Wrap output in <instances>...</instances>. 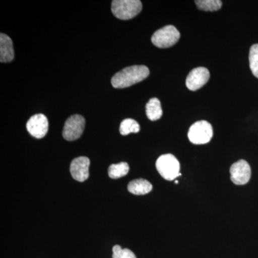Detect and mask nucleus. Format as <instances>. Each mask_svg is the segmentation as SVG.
I'll return each instance as SVG.
<instances>
[{
  "mask_svg": "<svg viewBox=\"0 0 258 258\" xmlns=\"http://www.w3.org/2000/svg\"><path fill=\"white\" fill-rule=\"evenodd\" d=\"M149 76V70L145 66H132L117 73L111 79V84L115 88L130 87L141 82Z\"/></svg>",
  "mask_w": 258,
  "mask_h": 258,
  "instance_id": "f257e3e1",
  "label": "nucleus"
},
{
  "mask_svg": "<svg viewBox=\"0 0 258 258\" xmlns=\"http://www.w3.org/2000/svg\"><path fill=\"white\" fill-rule=\"evenodd\" d=\"M142 10V3L139 0H113L112 2V13L120 20H131L138 15Z\"/></svg>",
  "mask_w": 258,
  "mask_h": 258,
  "instance_id": "f03ea898",
  "label": "nucleus"
},
{
  "mask_svg": "<svg viewBox=\"0 0 258 258\" xmlns=\"http://www.w3.org/2000/svg\"><path fill=\"white\" fill-rule=\"evenodd\" d=\"M156 166L160 175L168 181L175 179L181 175L179 161L172 154H164L158 158Z\"/></svg>",
  "mask_w": 258,
  "mask_h": 258,
  "instance_id": "7ed1b4c3",
  "label": "nucleus"
},
{
  "mask_svg": "<svg viewBox=\"0 0 258 258\" xmlns=\"http://www.w3.org/2000/svg\"><path fill=\"white\" fill-rule=\"evenodd\" d=\"M180 33L173 25H166L154 32L152 42L159 48H167L175 45L179 41Z\"/></svg>",
  "mask_w": 258,
  "mask_h": 258,
  "instance_id": "20e7f679",
  "label": "nucleus"
},
{
  "mask_svg": "<svg viewBox=\"0 0 258 258\" xmlns=\"http://www.w3.org/2000/svg\"><path fill=\"white\" fill-rule=\"evenodd\" d=\"M213 136L212 125L206 120H200L190 127L188 137L194 144H205L210 142Z\"/></svg>",
  "mask_w": 258,
  "mask_h": 258,
  "instance_id": "39448f33",
  "label": "nucleus"
},
{
  "mask_svg": "<svg viewBox=\"0 0 258 258\" xmlns=\"http://www.w3.org/2000/svg\"><path fill=\"white\" fill-rule=\"evenodd\" d=\"M86 120L82 115L76 114L70 117L64 123L62 137L66 140H77L84 131Z\"/></svg>",
  "mask_w": 258,
  "mask_h": 258,
  "instance_id": "423d86ee",
  "label": "nucleus"
},
{
  "mask_svg": "<svg viewBox=\"0 0 258 258\" xmlns=\"http://www.w3.org/2000/svg\"><path fill=\"white\" fill-rule=\"evenodd\" d=\"M230 171L231 180L236 185L246 184L250 179V166L243 159L234 163L231 166Z\"/></svg>",
  "mask_w": 258,
  "mask_h": 258,
  "instance_id": "0eeeda50",
  "label": "nucleus"
},
{
  "mask_svg": "<svg viewBox=\"0 0 258 258\" xmlns=\"http://www.w3.org/2000/svg\"><path fill=\"white\" fill-rule=\"evenodd\" d=\"M49 123L47 117L42 113L32 115L27 123L28 132L36 139L45 137L48 132Z\"/></svg>",
  "mask_w": 258,
  "mask_h": 258,
  "instance_id": "6e6552de",
  "label": "nucleus"
},
{
  "mask_svg": "<svg viewBox=\"0 0 258 258\" xmlns=\"http://www.w3.org/2000/svg\"><path fill=\"white\" fill-rule=\"evenodd\" d=\"M210 78V71L208 69L204 67L197 68L188 75L186 80V87L190 91H198L208 82Z\"/></svg>",
  "mask_w": 258,
  "mask_h": 258,
  "instance_id": "1a4fd4ad",
  "label": "nucleus"
},
{
  "mask_svg": "<svg viewBox=\"0 0 258 258\" xmlns=\"http://www.w3.org/2000/svg\"><path fill=\"white\" fill-rule=\"evenodd\" d=\"M90 159L86 157L76 158L70 167L71 175L76 181L83 182L89 177Z\"/></svg>",
  "mask_w": 258,
  "mask_h": 258,
  "instance_id": "9d476101",
  "label": "nucleus"
},
{
  "mask_svg": "<svg viewBox=\"0 0 258 258\" xmlns=\"http://www.w3.org/2000/svg\"><path fill=\"white\" fill-rule=\"evenodd\" d=\"M15 57L13 41L8 35L0 34V62H10Z\"/></svg>",
  "mask_w": 258,
  "mask_h": 258,
  "instance_id": "9b49d317",
  "label": "nucleus"
},
{
  "mask_svg": "<svg viewBox=\"0 0 258 258\" xmlns=\"http://www.w3.org/2000/svg\"><path fill=\"white\" fill-rule=\"evenodd\" d=\"M153 189L152 184L147 180L137 179L130 181L128 185L129 192L135 195H144L150 192Z\"/></svg>",
  "mask_w": 258,
  "mask_h": 258,
  "instance_id": "f8f14e48",
  "label": "nucleus"
},
{
  "mask_svg": "<svg viewBox=\"0 0 258 258\" xmlns=\"http://www.w3.org/2000/svg\"><path fill=\"white\" fill-rule=\"evenodd\" d=\"M146 113L149 120L160 119L163 114L160 101L157 98H153L149 100L146 106Z\"/></svg>",
  "mask_w": 258,
  "mask_h": 258,
  "instance_id": "ddd939ff",
  "label": "nucleus"
},
{
  "mask_svg": "<svg viewBox=\"0 0 258 258\" xmlns=\"http://www.w3.org/2000/svg\"><path fill=\"white\" fill-rule=\"evenodd\" d=\"M129 166L126 162H120L118 164H111L108 167V176L113 179H119L128 174Z\"/></svg>",
  "mask_w": 258,
  "mask_h": 258,
  "instance_id": "4468645a",
  "label": "nucleus"
},
{
  "mask_svg": "<svg viewBox=\"0 0 258 258\" xmlns=\"http://www.w3.org/2000/svg\"><path fill=\"white\" fill-rule=\"evenodd\" d=\"M195 3L199 10L206 12L217 11L222 6L220 0H196Z\"/></svg>",
  "mask_w": 258,
  "mask_h": 258,
  "instance_id": "2eb2a0df",
  "label": "nucleus"
},
{
  "mask_svg": "<svg viewBox=\"0 0 258 258\" xmlns=\"http://www.w3.org/2000/svg\"><path fill=\"white\" fill-rule=\"evenodd\" d=\"M119 130L120 134L123 136L132 133H138L140 131V125L135 120L126 118L120 123Z\"/></svg>",
  "mask_w": 258,
  "mask_h": 258,
  "instance_id": "dca6fc26",
  "label": "nucleus"
},
{
  "mask_svg": "<svg viewBox=\"0 0 258 258\" xmlns=\"http://www.w3.org/2000/svg\"><path fill=\"white\" fill-rule=\"evenodd\" d=\"M249 61L252 74L258 79V44H254L249 49Z\"/></svg>",
  "mask_w": 258,
  "mask_h": 258,
  "instance_id": "f3484780",
  "label": "nucleus"
},
{
  "mask_svg": "<svg viewBox=\"0 0 258 258\" xmlns=\"http://www.w3.org/2000/svg\"><path fill=\"white\" fill-rule=\"evenodd\" d=\"M113 258H137L135 254L129 249H122L120 245L113 247Z\"/></svg>",
  "mask_w": 258,
  "mask_h": 258,
  "instance_id": "a211bd4d",
  "label": "nucleus"
},
{
  "mask_svg": "<svg viewBox=\"0 0 258 258\" xmlns=\"http://www.w3.org/2000/svg\"><path fill=\"white\" fill-rule=\"evenodd\" d=\"M178 183H179V182H178L177 180H176V181H175V184H178Z\"/></svg>",
  "mask_w": 258,
  "mask_h": 258,
  "instance_id": "6ab92c4d",
  "label": "nucleus"
}]
</instances>
